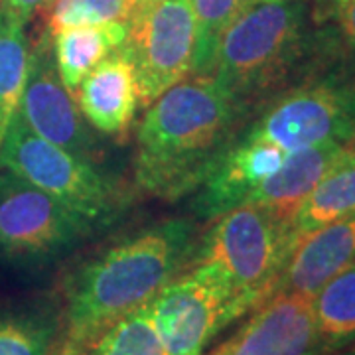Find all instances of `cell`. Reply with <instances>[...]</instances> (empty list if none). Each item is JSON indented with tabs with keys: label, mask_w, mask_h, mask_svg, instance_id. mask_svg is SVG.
Listing matches in <instances>:
<instances>
[{
	"label": "cell",
	"mask_w": 355,
	"mask_h": 355,
	"mask_svg": "<svg viewBox=\"0 0 355 355\" xmlns=\"http://www.w3.org/2000/svg\"><path fill=\"white\" fill-rule=\"evenodd\" d=\"M318 51L300 0H253L217 44L209 76L245 111L288 81Z\"/></svg>",
	"instance_id": "3957f363"
},
{
	"label": "cell",
	"mask_w": 355,
	"mask_h": 355,
	"mask_svg": "<svg viewBox=\"0 0 355 355\" xmlns=\"http://www.w3.org/2000/svg\"><path fill=\"white\" fill-rule=\"evenodd\" d=\"M191 237L188 221H166L81 266L65 292L55 355H83L113 324L148 304L178 277L190 254Z\"/></svg>",
	"instance_id": "7a4b0ae2"
},
{
	"label": "cell",
	"mask_w": 355,
	"mask_h": 355,
	"mask_svg": "<svg viewBox=\"0 0 355 355\" xmlns=\"http://www.w3.org/2000/svg\"><path fill=\"white\" fill-rule=\"evenodd\" d=\"M91 223L36 186L2 170L0 251L12 257H50L81 239Z\"/></svg>",
	"instance_id": "9c48e42d"
},
{
	"label": "cell",
	"mask_w": 355,
	"mask_h": 355,
	"mask_svg": "<svg viewBox=\"0 0 355 355\" xmlns=\"http://www.w3.org/2000/svg\"><path fill=\"white\" fill-rule=\"evenodd\" d=\"M128 24H101L67 28L50 34L53 64L65 89L76 97V91L89 71L125 46Z\"/></svg>",
	"instance_id": "2e32d148"
},
{
	"label": "cell",
	"mask_w": 355,
	"mask_h": 355,
	"mask_svg": "<svg viewBox=\"0 0 355 355\" xmlns=\"http://www.w3.org/2000/svg\"><path fill=\"white\" fill-rule=\"evenodd\" d=\"M150 2H156V0H135L137 8H140V6H146V4H150Z\"/></svg>",
	"instance_id": "484cf974"
},
{
	"label": "cell",
	"mask_w": 355,
	"mask_h": 355,
	"mask_svg": "<svg viewBox=\"0 0 355 355\" xmlns=\"http://www.w3.org/2000/svg\"><path fill=\"white\" fill-rule=\"evenodd\" d=\"M347 146H349L352 150H355V130H354V135H352V139L347 140Z\"/></svg>",
	"instance_id": "4316f807"
},
{
	"label": "cell",
	"mask_w": 355,
	"mask_h": 355,
	"mask_svg": "<svg viewBox=\"0 0 355 355\" xmlns=\"http://www.w3.org/2000/svg\"><path fill=\"white\" fill-rule=\"evenodd\" d=\"M312 308L324 352L355 343V261L312 296Z\"/></svg>",
	"instance_id": "ac0fdd59"
},
{
	"label": "cell",
	"mask_w": 355,
	"mask_h": 355,
	"mask_svg": "<svg viewBox=\"0 0 355 355\" xmlns=\"http://www.w3.org/2000/svg\"><path fill=\"white\" fill-rule=\"evenodd\" d=\"M135 12V0H51L44 10L48 34L79 26L128 24Z\"/></svg>",
	"instance_id": "44dd1931"
},
{
	"label": "cell",
	"mask_w": 355,
	"mask_h": 355,
	"mask_svg": "<svg viewBox=\"0 0 355 355\" xmlns=\"http://www.w3.org/2000/svg\"><path fill=\"white\" fill-rule=\"evenodd\" d=\"M347 150L349 146L343 142H328L288 154L279 170L249 193L245 203L265 205L291 223L296 207Z\"/></svg>",
	"instance_id": "9a60e30c"
},
{
	"label": "cell",
	"mask_w": 355,
	"mask_h": 355,
	"mask_svg": "<svg viewBox=\"0 0 355 355\" xmlns=\"http://www.w3.org/2000/svg\"><path fill=\"white\" fill-rule=\"evenodd\" d=\"M198 28L190 0H156L137 8L125 51L137 69L140 107L193 73Z\"/></svg>",
	"instance_id": "ba28073f"
},
{
	"label": "cell",
	"mask_w": 355,
	"mask_h": 355,
	"mask_svg": "<svg viewBox=\"0 0 355 355\" xmlns=\"http://www.w3.org/2000/svg\"><path fill=\"white\" fill-rule=\"evenodd\" d=\"M76 103L95 130L111 139H127L140 107V91L137 69L125 48L113 51L83 77Z\"/></svg>",
	"instance_id": "4fadbf2b"
},
{
	"label": "cell",
	"mask_w": 355,
	"mask_h": 355,
	"mask_svg": "<svg viewBox=\"0 0 355 355\" xmlns=\"http://www.w3.org/2000/svg\"><path fill=\"white\" fill-rule=\"evenodd\" d=\"M51 0H0V10L28 24L36 12H44Z\"/></svg>",
	"instance_id": "d4e9b609"
},
{
	"label": "cell",
	"mask_w": 355,
	"mask_h": 355,
	"mask_svg": "<svg viewBox=\"0 0 355 355\" xmlns=\"http://www.w3.org/2000/svg\"><path fill=\"white\" fill-rule=\"evenodd\" d=\"M58 330L34 316H0V355H55Z\"/></svg>",
	"instance_id": "603a6c76"
},
{
	"label": "cell",
	"mask_w": 355,
	"mask_h": 355,
	"mask_svg": "<svg viewBox=\"0 0 355 355\" xmlns=\"http://www.w3.org/2000/svg\"><path fill=\"white\" fill-rule=\"evenodd\" d=\"M355 214V150H347L338 164L314 186L296 207L291 233L298 243L308 233Z\"/></svg>",
	"instance_id": "e0dca14e"
},
{
	"label": "cell",
	"mask_w": 355,
	"mask_h": 355,
	"mask_svg": "<svg viewBox=\"0 0 355 355\" xmlns=\"http://www.w3.org/2000/svg\"><path fill=\"white\" fill-rule=\"evenodd\" d=\"M209 355H320L312 296L277 292Z\"/></svg>",
	"instance_id": "8fae6325"
},
{
	"label": "cell",
	"mask_w": 355,
	"mask_h": 355,
	"mask_svg": "<svg viewBox=\"0 0 355 355\" xmlns=\"http://www.w3.org/2000/svg\"><path fill=\"white\" fill-rule=\"evenodd\" d=\"M355 130V71L336 69L286 89L265 107L243 137L292 154L352 139Z\"/></svg>",
	"instance_id": "8992f818"
},
{
	"label": "cell",
	"mask_w": 355,
	"mask_h": 355,
	"mask_svg": "<svg viewBox=\"0 0 355 355\" xmlns=\"http://www.w3.org/2000/svg\"><path fill=\"white\" fill-rule=\"evenodd\" d=\"M355 261V214L308 233L294 245L275 292L314 296L331 277Z\"/></svg>",
	"instance_id": "5bb4252c"
},
{
	"label": "cell",
	"mask_w": 355,
	"mask_h": 355,
	"mask_svg": "<svg viewBox=\"0 0 355 355\" xmlns=\"http://www.w3.org/2000/svg\"><path fill=\"white\" fill-rule=\"evenodd\" d=\"M166 355H203L233 320L245 314L223 272L211 263L178 275L148 302Z\"/></svg>",
	"instance_id": "52a82bcc"
},
{
	"label": "cell",
	"mask_w": 355,
	"mask_h": 355,
	"mask_svg": "<svg viewBox=\"0 0 355 355\" xmlns=\"http://www.w3.org/2000/svg\"><path fill=\"white\" fill-rule=\"evenodd\" d=\"M198 28L196 64L191 76H209L223 32L253 0H190Z\"/></svg>",
	"instance_id": "7402d4cb"
},
{
	"label": "cell",
	"mask_w": 355,
	"mask_h": 355,
	"mask_svg": "<svg viewBox=\"0 0 355 355\" xmlns=\"http://www.w3.org/2000/svg\"><path fill=\"white\" fill-rule=\"evenodd\" d=\"M241 113L211 76L168 89L148 105L137 132V186L166 202L198 190L233 142Z\"/></svg>",
	"instance_id": "6da1fadb"
},
{
	"label": "cell",
	"mask_w": 355,
	"mask_h": 355,
	"mask_svg": "<svg viewBox=\"0 0 355 355\" xmlns=\"http://www.w3.org/2000/svg\"><path fill=\"white\" fill-rule=\"evenodd\" d=\"M286 156L288 154L263 140L247 137L233 140L196 190V216L214 219L245 203L261 182L279 170Z\"/></svg>",
	"instance_id": "7c38bea8"
},
{
	"label": "cell",
	"mask_w": 355,
	"mask_h": 355,
	"mask_svg": "<svg viewBox=\"0 0 355 355\" xmlns=\"http://www.w3.org/2000/svg\"><path fill=\"white\" fill-rule=\"evenodd\" d=\"M336 32L342 44L355 50V0H330Z\"/></svg>",
	"instance_id": "cb8c5ba5"
},
{
	"label": "cell",
	"mask_w": 355,
	"mask_h": 355,
	"mask_svg": "<svg viewBox=\"0 0 355 355\" xmlns=\"http://www.w3.org/2000/svg\"><path fill=\"white\" fill-rule=\"evenodd\" d=\"M30 53L24 22L0 10V148L22 101Z\"/></svg>",
	"instance_id": "d6986e66"
},
{
	"label": "cell",
	"mask_w": 355,
	"mask_h": 355,
	"mask_svg": "<svg viewBox=\"0 0 355 355\" xmlns=\"http://www.w3.org/2000/svg\"><path fill=\"white\" fill-rule=\"evenodd\" d=\"M2 170L50 193L91 225L113 217L123 191L93 162L42 139L16 114L0 148Z\"/></svg>",
	"instance_id": "5b68a950"
},
{
	"label": "cell",
	"mask_w": 355,
	"mask_h": 355,
	"mask_svg": "<svg viewBox=\"0 0 355 355\" xmlns=\"http://www.w3.org/2000/svg\"><path fill=\"white\" fill-rule=\"evenodd\" d=\"M83 355H166V352L148 306H142L113 324Z\"/></svg>",
	"instance_id": "ffe728a7"
},
{
	"label": "cell",
	"mask_w": 355,
	"mask_h": 355,
	"mask_svg": "<svg viewBox=\"0 0 355 355\" xmlns=\"http://www.w3.org/2000/svg\"><path fill=\"white\" fill-rule=\"evenodd\" d=\"M18 116L42 139L50 140L89 162H93L97 156V146L89 132L87 121L79 111L76 97L62 83L58 67L53 64L48 32L30 53V69Z\"/></svg>",
	"instance_id": "30bf717a"
},
{
	"label": "cell",
	"mask_w": 355,
	"mask_h": 355,
	"mask_svg": "<svg viewBox=\"0 0 355 355\" xmlns=\"http://www.w3.org/2000/svg\"><path fill=\"white\" fill-rule=\"evenodd\" d=\"M294 245L286 219L265 205L241 203L214 217L196 263L216 265L247 314L272 296Z\"/></svg>",
	"instance_id": "277c9868"
}]
</instances>
